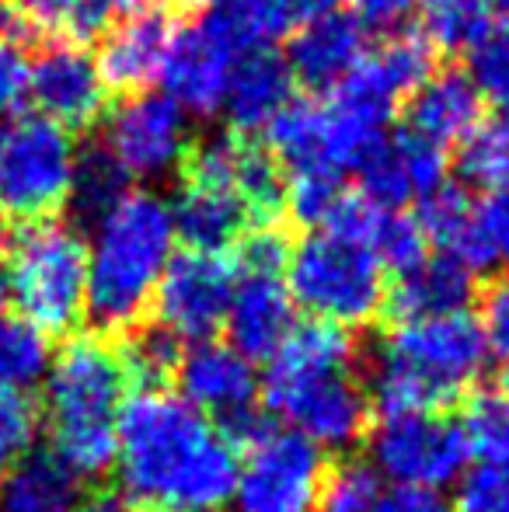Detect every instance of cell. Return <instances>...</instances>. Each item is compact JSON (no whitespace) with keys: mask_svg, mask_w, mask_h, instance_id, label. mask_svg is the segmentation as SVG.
I'll return each mask as SVG.
<instances>
[{"mask_svg":"<svg viewBox=\"0 0 509 512\" xmlns=\"http://www.w3.org/2000/svg\"><path fill=\"white\" fill-rule=\"evenodd\" d=\"M116 471L126 502L154 512H217L234 495L238 450L213 418L161 387L123 405Z\"/></svg>","mask_w":509,"mask_h":512,"instance_id":"cell-1","label":"cell"},{"mask_svg":"<svg viewBox=\"0 0 509 512\" xmlns=\"http://www.w3.org/2000/svg\"><path fill=\"white\" fill-rule=\"evenodd\" d=\"M485 363L489 352L468 310L398 321V328L387 331L377 349L367 398L381 408L384 418L443 411L478 384Z\"/></svg>","mask_w":509,"mask_h":512,"instance_id":"cell-2","label":"cell"},{"mask_svg":"<svg viewBox=\"0 0 509 512\" xmlns=\"http://www.w3.org/2000/svg\"><path fill=\"white\" fill-rule=\"evenodd\" d=\"M129 373L119 349L98 335H77L49 363L46 422L53 457L74 478H98L116 464L119 415Z\"/></svg>","mask_w":509,"mask_h":512,"instance_id":"cell-3","label":"cell"},{"mask_svg":"<svg viewBox=\"0 0 509 512\" xmlns=\"http://www.w3.org/2000/svg\"><path fill=\"white\" fill-rule=\"evenodd\" d=\"M88 248V317L105 331L136 328L175 258L168 199L136 189L95 223Z\"/></svg>","mask_w":509,"mask_h":512,"instance_id":"cell-4","label":"cell"},{"mask_svg":"<svg viewBox=\"0 0 509 512\" xmlns=\"http://www.w3.org/2000/svg\"><path fill=\"white\" fill-rule=\"evenodd\" d=\"M4 290L39 335H70L88 314V241L60 220L21 223L4 237Z\"/></svg>","mask_w":509,"mask_h":512,"instance_id":"cell-5","label":"cell"},{"mask_svg":"<svg viewBox=\"0 0 509 512\" xmlns=\"http://www.w3.org/2000/svg\"><path fill=\"white\" fill-rule=\"evenodd\" d=\"M387 272L363 241L335 230H311L286 262L293 307L335 328H363L387 304Z\"/></svg>","mask_w":509,"mask_h":512,"instance_id":"cell-6","label":"cell"},{"mask_svg":"<svg viewBox=\"0 0 509 512\" xmlns=\"http://www.w3.org/2000/svg\"><path fill=\"white\" fill-rule=\"evenodd\" d=\"M74 136L42 115L0 119V216L21 223L53 220L67 206L74 178Z\"/></svg>","mask_w":509,"mask_h":512,"instance_id":"cell-7","label":"cell"},{"mask_svg":"<svg viewBox=\"0 0 509 512\" xmlns=\"http://www.w3.org/2000/svg\"><path fill=\"white\" fill-rule=\"evenodd\" d=\"M387 126L367 119L339 98H293L265 129V150L290 168V175H332L360 171Z\"/></svg>","mask_w":509,"mask_h":512,"instance_id":"cell-8","label":"cell"},{"mask_svg":"<svg viewBox=\"0 0 509 512\" xmlns=\"http://www.w3.org/2000/svg\"><path fill=\"white\" fill-rule=\"evenodd\" d=\"M168 209L175 241H185V251L224 255L238 241L248 213L231 185V136H210L192 147Z\"/></svg>","mask_w":509,"mask_h":512,"instance_id":"cell-9","label":"cell"},{"mask_svg":"<svg viewBox=\"0 0 509 512\" xmlns=\"http://www.w3.org/2000/svg\"><path fill=\"white\" fill-rule=\"evenodd\" d=\"M325 474V453L311 439L265 425L238 460L234 512H314Z\"/></svg>","mask_w":509,"mask_h":512,"instance_id":"cell-10","label":"cell"},{"mask_svg":"<svg viewBox=\"0 0 509 512\" xmlns=\"http://www.w3.org/2000/svg\"><path fill=\"white\" fill-rule=\"evenodd\" d=\"M370 460V467L391 485L440 492L443 485L464 478L471 446L461 422L443 411H419L384 418L370 439Z\"/></svg>","mask_w":509,"mask_h":512,"instance_id":"cell-11","label":"cell"},{"mask_svg":"<svg viewBox=\"0 0 509 512\" xmlns=\"http://www.w3.org/2000/svg\"><path fill=\"white\" fill-rule=\"evenodd\" d=\"M245 53L217 11L175 28L161 67V95L189 119H213L224 108L234 63Z\"/></svg>","mask_w":509,"mask_h":512,"instance_id":"cell-12","label":"cell"},{"mask_svg":"<svg viewBox=\"0 0 509 512\" xmlns=\"http://www.w3.org/2000/svg\"><path fill=\"white\" fill-rule=\"evenodd\" d=\"M102 143L123 164L129 182H154L182 171L192 154V119L161 91H136L109 112Z\"/></svg>","mask_w":509,"mask_h":512,"instance_id":"cell-13","label":"cell"},{"mask_svg":"<svg viewBox=\"0 0 509 512\" xmlns=\"http://www.w3.org/2000/svg\"><path fill=\"white\" fill-rule=\"evenodd\" d=\"M238 269L227 255L210 251H182L168 262L154 293L157 328L175 342H213L224 328Z\"/></svg>","mask_w":509,"mask_h":512,"instance_id":"cell-14","label":"cell"},{"mask_svg":"<svg viewBox=\"0 0 509 512\" xmlns=\"http://www.w3.org/2000/svg\"><path fill=\"white\" fill-rule=\"evenodd\" d=\"M450 161L440 147L419 140L408 129H394L377 140V147L360 164V196L377 209L405 213L447 185Z\"/></svg>","mask_w":509,"mask_h":512,"instance_id":"cell-15","label":"cell"},{"mask_svg":"<svg viewBox=\"0 0 509 512\" xmlns=\"http://www.w3.org/2000/svg\"><path fill=\"white\" fill-rule=\"evenodd\" d=\"M28 98L39 105L42 119L74 133L102 119L109 84L88 49L53 42L28 63Z\"/></svg>","mask_w":509,"mask_h":512,"instance_id":"cell-16","label":"cell"},{"mask_svg":"<svg viewBox=\"0 0 509 512\" xmlns=\"http://www.w3.org/2000/svg\"><path fill=\"white\" fill-rule=\"evenodd\" d=\"M429 74H433V49L419 35L398 32L377 42L374 49H367L353 74L332 91V98L387 126L394 108L405 102Z\"/></svg>","mask_w":509,"mask_h":512,"instance_id":"cell-17","label":"cell"},{"mask_svg":"<svg viewBox=\"0 0 509 512\" xmlns=\"http://www.w3.org/2000/svg\"><path fill=\"white\" fill-rule=\"evenodd\" d=\"M265 408L272 415L286 418L293 432L311 439L321 453L346 450V446L360 443L370 418L367 391L349 373L311 380V384L293 387V391L276 394V398H265Z\"/></svg>","mask_w":509,"mask_h":512,"instance_id":"cell-18","label":"cell"},{"mask_svg":"<svg viewBox=\"0 0 509 512\" xmlns=\"http://www.w3.org/2000/svg\"><path fill=\"white\" fill-rule=\"evenodd\" d=\"M367 35L370 32L353 11L335 7V11L311 14L290 35L283 53L293 84H304L307 91H318V95L335 91L370 49Z\"/></svg>","mask_w":509,"mask_h":512,"instance_id":"cell-19","label":"cell"},{"mask_svg":"<svg viewBox=\"0 0 509 512\" xmlns=\"http://www.w3.org/2000/svg\"><path fill=\"white\" fill-rule=\"evenodd\" d=\"M171 35V14L157 0H140L119 14V21L102 35V53H98V70L105 84L119 91H147L161 77L164 56H168Z\"/></svg>","mask_w":509,"mask_h":512,"instance_id":"cell-20","label":"cell"},{"mask_svg":"<svg viewBox=\"0 0 509 512\" xmlns=\"http://www.w3.org/2000/svg\"><path fill=\"white\" fill-rule=\"evenodd\" d=\"M178 384L182 394L196 411L206 418H238L252 411L258 394V373L255 363L234 352L224 342H199L189 345L182 359H178Z\"/></svg>","mask_w":509,"mask_h":512,"instance_id":"cell-21","label":"cell"},{"mask_svg":"<svg viewBox=\"0 0 509 512\" xmlns=\"http://www.w3.org/2000/svg\"><path fill=\"white\" fill-rule=\"evenodd\" d=\"M224 328L231 335L227 345L252 363L276 356V349L293 331V297L286 290V279L238 272Z\"/></svg>","mask_w":509,"mask_h":512,"instance_id":"cell-22","label":"cell"},{"mask_svg":"<svg viewBox=\"0 0 509 512\" xmlns=\"http://www.w3.org/2000/svg\"><path fill=\"white\" fill-rule=\"evenodd\" d=\"M293 74L279 49H245L234 63L224 108L234 136L265 133L269 122L293 102Z\"/></svg>","mask_w":509,"mask_h":512,"instance_id":"cell-23","label":"cell"},{"mask_svg":"<svg viewBox=\"0 0 509 512\" xmlns=\"http://www.w3.org/2000/svg\"><path fill=\"white\" fill-rule=\"evenodd\" d=\"M356 359V342L346 328H335L325 321L293 324L286 342L269 359V370L262 380L265 398H276L293 387H304L311 380H325L335 373H349Z\"/></svg>","mask_w":509,"mask_h":512,"instance_id":"cell-24","label":"cell"},{"mask_svg":"<svg viewBox=\"0 0 509 512\" xmlns=\"http://www.w3.org/2000/svg\"><path fill=\"white\" fill-rule=\"evenodd\" d=\"M405 122L408 133L443 150L450 143H461L482 122V98L464 70H433L405 98Z\"/></svg>","mask_w":509,"mask_h":512,"instance_id":"cell-25","label":"cell"},{"mask_svg":"<svg viewBox=\"0 0 509 512\" xmlns=\"http://www.w3.org/2000/svg\"><path fill=\"white\" fill-rule=\"evenodd\" d=\"M136 4L140 0H11L4 35H46L63 46H84L102 39Z\"/></svg>","mask_w":509,"mask_h":512,"instance_id":"cell-26","label":"cell"},{"mask_svg":"<svg viewBox=\"0 0 509 512\" xmlns=\"http://www.w3.org/2000/svg\"><path fill=\"white\" fill-rule=\"evenodd\" d=\"M475 297V272L464 269L450 255H426L415 269L398 276V286L387 293V304L398 321H422V317L464 314Z\"/></svg>","mask_w":509,"mask_h":512,"instance_id":"cell-27","label":"cell"},{"mask_svg":"<svg viewBox=\"0 0 509 512\" xmlns=\"http://www.w3.org/2000/svg\"><path fill=\"white\" fill-rule=\"evenodd\" d=\"M231 185L245 206L248 223L276 227L286 209V175L276 157L252 136L231 133Z\"/></svg>","mask_w":509,"mask_h":512,"instance_id":"cell-28","label":"cell"},{"mask_svg":"<svg viewBox=\"0 0 509 512\" xmlns=\"http://www.w3.org/2000/svg\"><path fill=\"white\" fill-rule=\"evenodd\" d=\"M443 255L457 258L475 276L509 269V189L482 192L478 199H471L468 216Z\"/></svg>","mask_w":509,"mask_h":512,"instance_id":"cell-29","label":"cell"},{"mask_svg":"<svg viewBox=\"0 0 509 512\" xmlns=\"http://www.w3.org/2000/svg\"><path fill=\"white\" fill-rule=\"evenodd\" d=\"M77 502V478L53 453H35L0 478V512H74Z\"/></svg>","mask_w":509,"mask_h":512,"instance_id":"cell-30","label":"cell"},{"mask_svg":"<svg viewBox=\"0 0 509 512\" xmlns=\"http://www.w3.org/2000/svg\"><path fill=\"white\" fill-rule=\"evenodd\" d=\"M129 192H133L129 175L105 143H88L84 150H77L74 178H70L67 192V209L77 223H84V227L102 223Z\"/></svg>","mask_w":509,"mask_h":512,"instance_id":"cell-31","label":"cell"},{"mask_svg":"<svg viewBox=\"0 0 509 512\" xmlns=\"http://www.w3.org/2000/svg\"><path fill=\"white\" fill-rule=\"evenodd\" d=\"M217 14L241 49H276L279 39H290L311 18V0H224Z\"/></svg>","mask_w":509,"mask_h":512,"instance_id":"cell-32","label":"cell"},{"mask_svg":"<svg viewBox=\"0 0 509 512\" xmlns=\"http://www.w3.org/2000/svg\"><path fill=\"white\" fill-rule=\"evenodd\" d=\"M419 39L433 53H471L478 39L492 28L489 0H422Z\"/></svg>","mask_w":509,"mask_h":512,"instance_id":"cell-33","label":"cell"},{"mask_svg":"<svg viewBox=\"0 0 509 512\" xmlns=\"http://www.w3.org/2000/svg\"><path fill=\"white\" fill-rule=\"evenodd\" d=\"M457 175L482 192L509 189V115L482 119L457 143Z\"/></svg>","mask_w":509,"mask_h":512,"instance_id":"cell-34","label":"cell"},{"mask_svg":"<svg viewBox=\"0 0 509 512\" xmlns=\"http://www.w3.org/2000/svg\"><path fill=\"white\" fill-rule=\"evenodd\" d=\"M49 370V338L21 317L0 321V387L28 391Z\"/></svg>","mask_w":509,"mask_h":512,"instance_id":"cell-35","label":"cell"},{"mask_svg":"<svg viewBox=\"0 0 509 512\" xmlns=\"http://www.w3.org/2000/svg\"><path fill=\"white\" fill-rule=\"evenodd\" d=\"M461 429L468 436L471 453H478L482 464L509 467V384L478 394L468 405Z\"/></svg>","mask_w":509,"mask_h":512,"instance_id":"cell-36","label":"cell"},{"mask_svg":"<svg viewBox=\"0 0 509 512\" xmlns=\"http://www.w3.org/2000/svg\"><path fill=\"white\" fill-rule=\"evenodd\" d=\"M468 81L475 84L482 105L509 115V21H496L468 53Z\"/></svg>","mask_w":509,"mask_h":512,"instance_id":"cell-37","label":"cell"},{"mask_svg":"<svg viewBox=\"0 0 509 512\" xmlns=\"http://www.w3.org/2000/svg\"><path fill=\"white\" fill-rule=\"evenodd\" d=\"M367 244L381 262V269L394 272V276H405L408 269H415L429 255V241L415 223V216L391 213V209H377Z\"/></svg>","mask_w":509,"mask_h":512,"instance_id":"cell-38","label":"cell"},{"mask_svg":"<svg viewBox=\"0 0 509 512\" xmlns=\"http://www.w3.org/2000/svg\"><path fill=\"white\" fill-rule=\"evenodd\" d=\"M381 492V474L374 467L363 460H346L325 474L314 512H374Z\"/></svg>","mask_w":509,"mask_h":512,"instance_id":"cell-39","label":"cell"},{"mask_svg":"<svg viewBox=\"0 0 509 512\" xmlns=\"http://www.w3.org/2000/svg\"><path fill=\"white\" fill-rule=\"evenodd\" d=\"M39 436V408L25 391L0 387V478L14 471L21 460L32 457Z\"/></svg>","mask_w":509,"mask_h":512,"instance_id":"cell-40","label":"cell"},{"mask_svg":"<svg viewBox=\"0 0 509 512\" xmlns=\"http://www.w3.org/2000/svg\"><path fill=\"white\" fill-rule=\"evenodd\" d=\"M349 189L332 175H290L286 182V213L307 230H321L342 206Z\"/></svg>","mask_w":509,"mask_h":512,"instance_id":"cell-41","label":"cell"},{"mask_svg":"<svg viewBox=\"0 0 509 512\" xmlns=\"http://www.w3.org/2000/svg\"><path fill=\"white\" fill-rule=\"evenodd\" d=\"M129 380H140L143 391H161V384L178 370V342L171 335H164L161 328L140 331L126 349H119Z\"/></svg>","mask_w":509,"mask_h":512,"instance_id":"cell-42","label":"cell"},{"mask_svg":"<svg viewBox=\"0 0 509 512\" xmlns=\"http://www.w3.org/2000/svg\"><path fill=\"white\" fill-rule=\"evenodd\" d=\"M457 512H509V467L482 464L464 474Z\"/></svg>","mask_w":509,"mask_h":512,"instance_id":"cell-43","label":"cell"},{"mask_svg":"<svg viewBox=\"0 0 509 512\" xmlns=\"http://www.w3.org/2000/svg\"><path fill=\"white\" fill-rule=\"evenodd\" d=\"M478 331H482L489 359H496V363H503L509 370V272H503V276L482 293Z\"/></svg>","mask_w":509,"mask_h":512,"instance_id":"cell-44","label":"cell"},{"mask_svg":"<svg viewBox=\"0 0 509 512\" xmlns=\"http://www.w3.org/2000/svg\"><path fill=\"white\" fill-rule=\"evenodd\" d=\"M286 262H290V241L279 227H255L238 255L241 272H262V276H283Z\"/></svg>","mask_w":509,"mask_h":512,"instance_id":"cell-45","label":"cell"},{"mask_svg":"<svg viewBox=\"0 0 509 512\" xmlns=\"http://www.w3.org/2000/svg\"><path fill=\"white\" fill-rule=\"evenodd\" d=\"M28 98V60L18 39L0 32V112H14Z\"/></svg>","mask_w":509,"mask_h":512,"instance_id":"cell-46","label":"cell"},{"mask_svg":"<svg viewBox=\"0 0 509 512\" xmlns=\"http://www.w3.org/2000/svg\"><path fill=\"white\" fill-rule=\"evenodd\" d=\"M374 512H450V502L440 492H429V488L391 485L387 492H381Z\"/></svg>","mask_w":509,"mask_h":512,"instance_id":"cell-47","label":"cell"},{"mask_svg":"<svg viewBox=\"0 0 509 512\" xmlns=\"http://www.w3.org/2000/svg\"><path fill=\"white\" fill-rule=\"evenodd\" d=\"M422 7V0H356V18L363 28H398Z\"/></svg>","mask_w":509,"mask_h":512,"instance_id":"cell-48","label":"cell"},{"mask_svg":"<svg viewBox=\"0 0 509 512\" xmlns=\"http://www.w3.org/2000/svg\"><path fill=\"white\" fill-rule=\"evenodd\" d=\"M74 512H133V509H129V502L123 499V495L95 492V495H88V499L77 502Z\"/></svg>","mask_w":509,"mask_h":512,"instance_id":"cell-49","label":"cell"},{"mask_svg":"<svg viewBox=\"0 0 509 512\" xmlns=\"http://www.w3.org/2000/svg\"><path fill=\"white\" fill-rule=\"evenodd\" d=\"M489 7L499 21H509V0H489Z\"/></svg>","mask_w":509,"mask_h":512,"instance_id":"cell-50","label":"cell"},{"mask_svg":"<svg viewBox=\"0 0 509 512\" xmlns=\"http://www.w3.org/2000/svg\"><path fill=\"white\" fill-rule=\"evenodd\" d=\"M342 0H311V14H318V11H335Z\"/></svg>","mask_w":509,"mask_h":512,"instance_id":"cell-51","label":"cell"},{"mask_svg":"<svg viewBox=\"0 0 509 512\" xmlns=\"http://www.w3.org/2000/svg\"><path fill=\"white\" fill-rule=\"evenodd\" d=\"M175 4H185V7H220L224 0H175Z\"/></svg>","mask_w":509,"mask_h":512,"instance_id":"cell-52","label":"cell"},{"mask_svg":"<svg viewBox=\"0 0 509 512\" xmlns=\"http://www.w3.org/2000/svg\"><path fill=\"white\" fill-rule=\"evenodd\" d=\"M4 307H7V290H4V276H0V321H4Z\"/></svg>","mask_w":509,"mask_h":512,"instance_id":"cell-53","label":"cell"}]
</instances>
